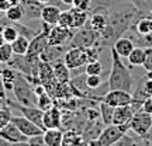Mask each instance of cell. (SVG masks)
<instances>
[{
    "mask_svg": "<svg viewBox=\"0 0 152 146\" xmlns=\"http://www.w3.org/2000/svg\"><path fill=\"white\" fill-rule=\"evenodd\" d=\"M52 69H54V76L55 79L61 83H68L71 81V69L65 65V62L62 58L55 59L54 62H51Z\"/></svg>",
    "mask_w": 152,
    "mask_h": 146,
    "instance_id": "15",
    "label": "cell"
},
{
    "mask_svg": "<svg viewBox=\"0 0 152 146\" xmlns=\"http://www.w3.org/2000/svg\"><path fill=\"white\" fill-rule=\"evenodd\" d=\"M27 145H31V146H45V142H44V134L34 135V136H31V138H28Z\"/></svg>",
    "mask_w": 152,
    "mask_h": 146,
    "instance_id": "38",
    "label": "cell"
},
{
    "mask_svg": "<svg viewBox=\"0 0 152 146\" xmlns=\"http://www.w3.org/2000/svg\"><path fill=\"white\" fill-rule=\"evenodd\" d=\"M148 77V79H152V69L151 70H147V75H145Z\"/></svg>",
    "mask_w": 152,
    "mask_h": 146,
    "instance_id": "44",
    "label": "cell"
},
{
    "mask_svg": "<svg viewBox=\"0 0 152 146\" xmlns=\"http://www.w3.org/2000/svg\"><path fill=\"white\" fill-rule=\"evenodd\" d=\"M110 55H111V68H110V75L107 79V87L111 89H121L125 92L132 93L134 90V80L130 69L123 63L121 56H120L113 46H110Z\"/></svg>",
    "mask_w": 152,
    "mask_h": 146,
    "instance_id": "2",
    "label": "cell"
},
{
    "mask_svg": "<svg viewBox=\"0 0 152 146\" xmlns=\"http://www.w3.org/2000/svg\"><path fill=\"white\" fill-rule=\"evenodd\" d=\"M127 131H128V125H115V124L106 125V128L102 129L100 135H99L96 139L89 141L87 143H89V145H99V146L115 145Z\"/></svg>",
    "mask_w": 152,
    "mask_h": 146,
    "instance_id": "4",
    "label": "cell"
},
{
    "mask_svg": "<svg viewBox=\"0 0 152 146\" xmlns=\"http://www.w3.org/2000/svg\"><path fill=\"white\" fill-rule=\"evenodd\" d=\"M85 49V54H86V59L87 62H92V60H99L100 58V51L102 49L99 48L97 45H93V46H87Z\"/></svg>",
    "mask_w": 152,
    "mask_h": 146,
    "instance_id": "35",
    "label": "cell"
},
{
    "mask_svg": "<svg viewBox=\"0 0 152 146\" xmlns=\"http://www.w3.org/2000/svg\"><path fill=\"white\" fill-rule=\"evenodd\" d=\"M17 73L18 72L16 69H13L10 66H3V70H1V76H0V81L4 87L6 93L7 92H13V87H14V81H16Z\"/></svg>",
    "mask_w": 152,
    "mask_h": 146,
    "instance_id": "18",
    "label": "cell"
},
{
    "mask_svg": "<svg viewBox=\"0 0 152 146\" xmlns=\"http://www.w3.org/2000/svg\"><path fill=\"white\" fill-rule=\"evenodd\" d=\"M89 25L97 31V33H102L106 25H107V13H103V11H94V13H90L89 16Z\"/></svg>",
    "mask_w": 152,
    "mask_h": 146,
    "instance_id": "19",
    "label": "cell"
},
{
    "mask_svg": "<svg viewBox=\"0 0 152 146\" xmlns=\"http://www.w3.org/2000/svg\"><path fill=\"white\" fill-rule=\"evenodd\" d=\"M77 143H85V139L76 132V129H68L66 132H64L62 145H77Z\"/></svg>",
    "mask_w": 152,
    "mask_h": 146,
    "instance_id": "27",
    "label": "cell"
},
{
    "mask_svg": "<svg viewBox=\"0 0 152 146\" xmlns=\"http://www.w3.org/2000/svg\"><path fill=\"white\" fill-rule=\"evenodd\" d=\"M127 125H128L130 132H134L140 138H145L149 134V131L152 129V114L145 111L141 107L132 115V118L130 119V122Z\"/></svg>",
    "mask_w": 152,
    "mask_h": 146,
    "instance_id": "6",
    "label": "cell"
},
{
    "mask_svg": "<svg viewBox=\"0 0 152 146\" xmlns=\"http://www.w3.org/2000/svg\"><path fill=\"white\" fill-rule=\"evenodd\" d=\"M4 41V37H3V24H0V45H3Z\"/></svg>",
    "mask_w": 152,
    "mask_h": 146,
    "instance_id": "41",
    "label": "cell"
},
{
    "mask_svg": "<svg viewBox=\"0 0 152 146\" xmlns=\"http://www.w3.org/2000/svg\"><path fill=\"white\" fill-rule=\"evenodd\" d=\"M51 27L52 25L41 21V31L37 33L30 39L27 55H30V56H39V55L42 54V51L48 45V34L51 31Z\"/></svg>",
    "mask_w": 152,
    "mask_h": 146,
    "instance_id": "7",
    "label": "cell"
},
{
    "mask_svg": "<svg viewBox=\"0 0 152 146\" xmlns=\"http://www.w3.org/2000/svg\"><path fill=\"white\" fill-rule=\"evenodd\" d=\"M0 136H3L11 145H27L28 142V136L24 135L16 126V124H13L11 121L0 129Z\"/></svg>",
    "mask_w": 152,
    "mask_h": 146,
    "instance_id": "11",
    "label": "cell"
},
{
    "mask_svg": "<svg viewBox=\"0 0 152 146\" xmlns=\"http://www.w3.org/2000/svg\"><path fill=\"white\" fill-rule=\"evenodd\" d=\"M69 10H71L72 24H73V28H75V30L83 27V25H86L87 21H89V16H90L89 11L80 10V9H77V7H72Z\"/></svg>",
    "mask_w": 152,
    "mask_h": 146,
    "instance_id": "21",
    "label": "cell"
},
{
    "mask_svg": "<svg viewBox=\"0 0 152 146\" xmlns=\"http://www.w3.org/2000/svg\"><path fill=\"white\" fill-rule=\"evenodd\" d=\"M151 100H152V97H151Z\"/></svg>",
    "mask_w": 152,
    "mask_h": 146,
    "instance_id": "46",
    "label": "cell"
},
{
    "mask_svg": "<svg viewBox=\"0 0 152 146\" xmlns=\"http://www.w3.org/2000/svg\"><path fill=\"white\" fill-rule=\"evenodd\" d=\"M65 6H73V0H61Z\"/></svg>",
    "mask_w": 152,
    "mask_h": 146,
    "instance_id": "43",
    "label": "cell"
},
{
    "mask_svg": "<svg viewBox=\"0 0 152 146\" xmlns=\"http://www.w3.org/2000/svg\"><path fill=\"white\" fill-rule=\"evenodd\" d=\"M102 100L115 108V107H120V105L130 104L132 101V93L121 90V89H111L107 93H104Z\"/></svg>",
    "mask_w": 152,
    "mask_h": 146,
    "instance_id": "10",
    "label": "cell"
},
{
    "mask_svg": "<svg viewBox=\"0 0 152 146\" xmlns=\"http://www.w3.org/2000/svg\"><path fill=\"white\" fill-rule=\"evenodd\" d=\"M61 7L56 4H44L41 10V21L47 23L49 25H56L59 20Z\"/></svg>",
    "mask_w": 152,
    "mask_h": 146,
    "instance_id": "14",
    "label": "cell"
},
{
    "mask_svg": "<svg viewBox=\"0 0 152 146\" xmlns=\"http://www.w3.org/2000/svg\"><path fill=\"white\" fill-rule=\"evenodd\" d=\"M137 14H138V10L130 0L121 1L118 4L110 7L107 11V25L100 33L102 45L113 46L115 39L121 37V34L128 31Z\"/></svg>",
    "mask_w": 152,
    "mask_h": 146,
    "instance_id": "1",
    "label": "cell"
},
{
    "mask_svg": "<svg viewBox=\"0 0 152 146\" xmlns=\"http://www.w3.org/2000/svg\"><path fill=\"white\" fill-rule=\"evenodd\" d=\"M28 45H30V39L24 35H18L11 42V48H13L14 55H26L28 51Z\"/></svg>",
    "mask_w": 152,
    "mask_h": 146,
    "instance_id": "26",
    "label": "cell"
},
{
    "mask_svg": "<svg viewBox=\"0 0 152 146\" xmlns=\"http://www.w3.org/2000/svg\"><path fill=\"white\" fill-rule=\"evenodd\" d=\"M38 79H39V81H41L42 84H45V83H48L49 80L55 79L54 69H52L51 62H42V60H41L39 68H38Z\"/></svg>",
    "mask_w": 152,
    "mask_h": 146,
    "instance_id": "23",
    "label": "cell"
},
{
    "mask_svg": "<svg viewBox=\"0 0 152 146\" xmlns=\"http://www.w3.org/2000/svg\"><path fill=\"white\" fill-rule=\"evenodd\" d=\"M64 141L62 128H49L44 131V142L45 146H61Z\"/></svg>",
    "mask_w": 152,
    "mask_h": 146,
    "instance_id": "17",
    "label": "cell"
},
{
    "mask_svg": "<svg viewBox=\"0 0 152 146\" xmlns=\"http://www.w3.org/2000/svg\"><path fill=\"white\" fill-rule=\"evenodd\" d=\"M38 1H39L42 6L44 4H56V6H59L56 1H55V0H38Z\"/></svg>",
    "mask_w": 152,
    "mask_h": 146,
    "instance_id": "40",
    "label": "cell"
},
{
    "mask_svg": "<svg viewBox=\"0 0 152 146\" xmlns=\"http://www.w3.org/2000/svg\"><path fill=\"white\" fill-rule=\"evenodd\" d=\"M11 6L10 0H0V11H6Z\"/></svg>",
    "mask_w": 152,
    "mask_h": 146,
    "instance_id": "39",
    "label": "cell"
},
{
    "mask_svg": "<svg viewBox=\"0 0 152 146\" xmlns=\"http://www.w3.org/2000/svg\"><path fill=\"white\" fill-rule=\"evenodd\" d=\"M127 59L132 66H142L145 60V48L144 46H134L131 54L127 56Z\"/></svg>",
    "mask_w": 152,
    "mask_h": 146,
    "instance_id": "25",
    "label": "cell"
},
{
    "mask_svg": "<svg viewBox=\"0 0 152 146\" xmlns=\"http://www.w3.org/2000/svg\"><path fill=\"white\" fill-rule=\"evenodd\" d=\"M144 69L145 70H151L152 69V46L145 48V60H144Z\"/></svg>",
    "mask_w": 152,
    "mask_h": 146,
    "instance_id": "36",
    "label": "cell"
},
{
    "mask_svg": "<svg viewBox=\"0 0 152 146\" xmlns=\"http://www.w3.org/2000/svg\"><path fill=\"white\" fill-rule=\"evenodd\" d=\"M102 63L99 60H92V62H87L85 65V73L86 75H102Z\"/></svg>",
    "mask_w": 152,
    "mask_h": 146,
    "instance_id": "31",
    "label": "cell"
},
{
    "mask_svg": "<svg viewBox=\"0 0 152 146\" xmlns=\"http://www.w3.org/2000/svg\"><path fill=\"white\" fill-rule=\"evenodd\" d=\"M73 7H77V9L85 11H90V9H92V0H73Z\"/></svg>",
    "mask_w": 152,
    "mask_h": 146,
    "instance_id": "37",
    "label": "cell"
},
{
    "mask_svg": "<svg viewBox=\"0 0 152 146\" xmlns=\"http://www.w3.org/2000/svg\"><path fill=\"white\" fill-rule=\"evenodd\" d=\"M6 13V18L9 21H23L26 18V11H24V6L21 3H16V4H11Z\"/></svg>",
    "mask_w": 152,
    "mask_h": 146,
    "instance_id": "22",
    "label": "cell"
},
{
    "mask_svg": "<svg viewBox=\"0 0 152 146\" xmlns=\"http://www.w3.org/2000/svg\"><path fill=\"white\" fill-rule=\"evenodd\" d=\"M65 54V46H52L47 45V48L42 51V54L39 55V59L42 62H54L58 58H62Z\"/></svg>",
    "mask_w": 152,
    "mask_h": 146,
    "instance_id": "20",
    "label": "cell"
},
{
    "mask_svg": "<svg viewBox=\"0 0 152 146\" xmlns=\"http://www.w3.org/2000/svg\"><path fill=\"white\" fill-rule=\"evenodd\" d=\"M42 122L45 129H49V128H62V111H61L59 107L52 105L49 110L44 111Z\"/></svg>",
    "mask_w": 152,
    "mask_h": 146,
    "instance_id": "13",
    "label": "cell"
},
{
    "mask_svg": "<svg viewBox=\"0 0 152 146\" xmlns=\"http://www.w3.org/2000/svg\"><path fill=\"white\" fill-rule=\"evenodd\" d=\"M52 105H55V100L51 97V96H49L47 92L37 97V107H38V108H41L42 111H47V110H49L51 107H52Z\"/></svg>",
    "mask_w": 152,
    "mask_h": 146,
    "instance_id": "29",
    "label": "cell"
},
{
    "mask_svg": "<svg viewBox=\"0 0 152 146\" xmlns=\"http://www.w3.org/2000/svg\"><path fill=\"white\" fill-rule=\"evenodd\" d=\"M11 115H13V114H11L10 105L6 103L4 107L0 110V129H1L3 126H6V125L11 121Z\"/></svg>",
    "mask_w": 152,
    "mask_h": 146,
    "instance_id": "33",
    "label": "cell"
},
{
    "mask_svg": "<svg viewBox=\"0 0 152 146\" xmlns=\"http://www.w3.org/2000/svg\"><path fill=\"white\" fill-rule=\"evenodd\" d=\"M86 84L92 90H97L99 87L103 84L102 76L100 75H86Z\"/></svg>",
    "mask_w": 152,
    "mask_h": 146,
    "instance_id": "34",
    "label": "cell"
},
{
    "mask_svg": "<svg viewBox=\"0 0 152 146\" xmlns=\"http://www.w3.org/2000/svg\"><path fill=\"white\" fill-rule=\"evenodd\" d=\"M135 46V42L128 37H120L115 39V42L113 44V48L115 49V52L121 56V58H127L131 54V51Z\"/></svg>",
    "mask_w": 152,
    "mask_h": 146,
    "instance_id": "16",
    "label": "cell"
},
{
    "mask_svg": "<svg viewBox=\"0 0 152 146\" xmlns=\"http://www.w3.org/2000/svg\"><path fill=\"white\" fill-rule=\"evenodd\" d=\"M20 34L17 31V28L9 21V24H3V37H4V41L6 42L11 44Z\"/></svg>",
    "mask_w": 152,
    "mask_h": 146,
    "instance_id": "30",
    "label": "cell"
},
{
    "mask_svg": "<svg viewBox=\"0 0 152 146\" xmlns=\"http://www.w3.org/2000/svg\"><path fill=\"white\" fill-rule=\"evenodd\" d=\"M13 56H14V52L11 48V44L4 42L3 45H0V63H3V65L9 63Z\"/></svg>",
    "mask_w": 152,
    "mask_h": 146,
    "instance_id": "28",
    "label": "cell"
},
{
    "mask_svg": "<svg viewBox=\"0 0 152 146\" xmlns=\"http://www.w3.org/2000/svg\"><path fill=\"white\" fill-rule=\"evenodd\" d=\"M93 45H102L100 41V33L94 31L89 23L83 27L77 28L75 31V35L72 38L69 46H77V48H87V46H93Z\"/></svg>",
    "mask_w": 152,
    "mask_h": 146,
    "instance_id": "5",
    "label": "cell"
},
{
    "mask_svg": "<svg viewBox=\"0 0 152 146\" xmlns=\"http://www.w3.org/2000/svg\"><path fill=\"white\" fill-rule=\"evenodd\" d=\"M13 93H14L17 103L23 104V105H37V96L34 93L33 83L26 77V75H23L20 72L17 73Z\"/></svg>",
    "mask_w": 152,
    "mask_h": 146,
    "instance_id": "3",
    "label": "cell"
},
{
    "mask_svg": "<svg viewBox=\"0 0 152 146\" xmlns=\"http://www.w3.org/2000/svg\"><path fill=\"white\" fill-rule=\"evenodd\" d=\"M11 122L16 124L17 128L21 131L26 136H28V138H31L34 135L44 134V129H41L38 125H35L33 121L26 118L24 115H11Z\"/></svg>",
    "mask_w": 152,
    "mask_h": 146,
    "instance_id": "12",
    "label": "cell"
},
{
    "mask_svg": "<svg viewBox=\"0 0 152 146\" xmlns=\"http://www.w3.org/2000/svg\"><path fill=\"white\" fill-rule=\"evenodd\" d=\"M1 70H3V63H0V76H1Z\"/></svg>",
    "mask_w": 152,
    "mask_h": 146,
    "instance_id": "45",
    "label": "cell"
},
{
    "mask_svg": "<svg viewBox=\"0 0 152 146\" xmlns=\"http://www.w3.org/2000/svg\"><path fill=\"white\" fill-rule=\"evenodd\" d=\"M99 110H100V119L104 125L113 124V115H114V107L107 104L106 101L100 100L99 101Z\"/></svg>",
    "mask_w": 152,
    "mask_h": 146,
    "instance_id": "24",
    "label": "cell"
},
{
    "mask_svg": "<svg viewBox=\"0 0 152 146\" xmlns=\"http://www.w3.org/2000/svg\"><path fill=\"white\" fill-rule=\"evenodd\" d=\"M75 28H66L62 25H52L48 34V45L52 46H68L75 35Z\"/></svg>",
    "mask_w": 152,
    "mask_h": 146,
    "instance_id": "8",
    "label": "cell"
},
{
    "mask_svg": "<svg viewBox=\"0 0 152 146\" xmlns=\"http://www.w3.org/2000/svg\"><path fill=\"white\" fill-rule=\"evenodd\" d=\"M62 59L65 62V65L69 69H77L80 66H85L87 63L86 54L83 48H77V46H71V48L65 51V54L62 56Z\"/></svg>",
    "mask_w": 152,
    "mask_h": 146,
    "instance_id": "9",
    "label": "cell"
},
{
    "mask_svg": "<svg viewBox=\"0 0 152 146\" xmlns=\"http://www.w3.org/2000/svg\"><path fill=\"white\" fill-rule=\"evenodd\" d=\"M58 25H62V27L66 28H73V24H72V14L71 10H62L59 14V20H58Z\"/></svg>",
    "mask_w": 152,
    "mask_h": 146,
    "instance_id": "32",
    "label": "cell"
},
{
    "mask_svg": "<svg viewBox=\"0 0 152 146\" xmlns=\"http://www.w3.org/2000/svg\"><path fill=\"white\" fill-rule=\"evenodd\" d=\"M6 98H7V97H3V96H0V110H1V108H3V107L6 105Z\"/></svg>",
    "mask_w": 152,
    "mask_h": 146,
    "instance_id": "42",
    "label": "cell"
}]
</instances>
